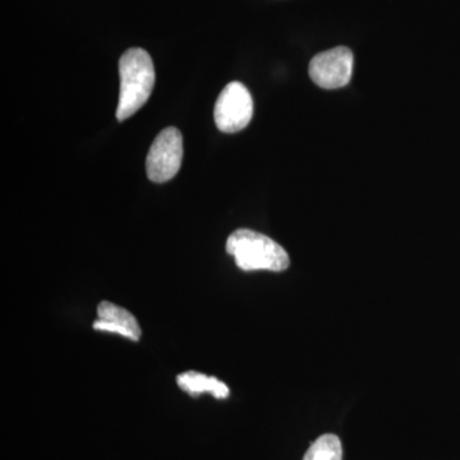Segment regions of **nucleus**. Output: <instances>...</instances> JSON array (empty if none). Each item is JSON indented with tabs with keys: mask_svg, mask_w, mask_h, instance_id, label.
Wrapping results in <instances>:
<instances>
[{
	"mask_svg": "<svg viewBox=\"0 0 460 460\" xmlns=\"http://www.w3.org/2000/svg\"><path fill=\"white\" fill-rule=\"evenodd\" d=\"M120 93L117 108L119 122L128 119L145 104L155 84V66L146 50L132 48L120 57Z\"/></svg>",
	"mask_w": 460,
	"mask_h": 460,
	"instance_id": "f257e3e1",
	"label": "nucleus"
},
{
	"mask_svg": "<svg viewBox=\"0 0 460 460\" xmlns=\"http://www.w3.org/2000/svg\"><path fill=\"white\" fill-rule=\"evenodd\" d=\"M226 252L234 257L241 270H287L290 260L280 244L261 233L251 229H238L226 241Z\"/></svg>",
	"mask_w": 460,
	"mask_h": 460,
	"instance_id": "f03ea898",
	"label": "nucleus"
},
{
	"mask_svg": "<svg viewBox=\"0 0 460 460\" xmlns=\"http://www.w3.org/2000/svg\"><path fill=\"white\" fill-rule=\"evenodd\" d=\"M183 159V138L174 127L163 129L151 145L146 157L148 180L165 183L180 172Z\"/></svg>",
	"mask_w": 460,
	"mask_h": 460,
	"instance_id": "7ed1b4c3",
	"label": "nucleus"
},
{
	"mask_svg": "<svg viewBox=\"0 0 460 460\" xmlns=\"http://www.w3.org/2000/svg\"><path fill=\"white\" fill-rule=\"evenodd\" d=\"M253 117V100L243 84L230 83L220 93L214 108L217 129L224 133L241 132Z\"/></svg>",
	"mask_w": 460,
	"mask_h": 460,
	"instance_id": "20e7f679",
	"label": "nucleus"
},
{
	"mask_svg": "<svg viewBox=\"0 0 460 460\" xmlns=\"http://www.w3.org/2000/svg\"><path fill=\"white\" fill-rule=\"evenodd\" d=\"M353 65L354 57L349 48H334L313 58L310 77L321 89H341L352 78Z\"/></svg>",
	"mask_w": 460,
	"mask_h": 460,
	"instance_id": "39448f33",
	"label": "nucleus"
},
{
	"mask_svg": "<svg viewBox=\"0 0 460 460\" xmlns=\"http://www.w3.org/2000/svg\"><path fill=\"white\" fill-rule=\"evenodd\" d=\"M93 329L119 334L133 341L141 338L140 323L136 317L126 308L108 301L98 305V320L93 323Z\"/></svg>",
	"mask_w": 460,
	"mask_h": 460,
	"instance_id": "423d86ee",
	"label": "nucleus"
},
{
	"mask_svg": "<svg viewBox=\"0 0 460 460\" xmlns=\"http://www.w3.org/2000/svg\"><path fill=\"white\" fill-rule=\"evenodd\" d=\"M178 386L190 396H199L210 393L215 398H228L229 387L217 377L208 376L198 371H187L177 377Z\"/></svg>",
	"mask_w": 460,
	"mask_h": 460,
	"instance_id": "0eeeda50",
	"label": "nucleus"
},
{
	"mask_svg": "<svg viewBox=\"0 0 460 460\" xmlns=\"http://www.w3.org/2000/svg\"><path fill=\"white\" fill-rule=\"evenodd\" d=\"M343 447L337 435L320 436L305 454L304 460H341Z\"/></svg>",
	"mask_w": 460,
	"mask_h": 460,
	"instance_id": "6e6552de",
	"label": "nucleus"
}]
</instances>
